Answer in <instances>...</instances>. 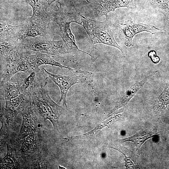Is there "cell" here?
<instances>
[{
    "label": "cell",
    "mask_w": 169,
    "mask_h": 169,
    "mask_svg": "<svg viewBox=\"0 0 169 169\" xmlns=\"http://www.w3.org/2000/svg\"><path fill=\"white\" fill-rule=\"evenodd\" d=\"M47 81L37 85L29 94L31 105L35 114L44 120H49L54 128L59 131V119L64 108L56 103L49 95L46 87Z\"/></svg>",
    "instance_id": "6da1fadb"
},
{
    "label": "cell",
    "mask_w": 169,
    "mask_h": 169,
    "mask_svg": "<svg viewBox=\"0 0 169 169\" xmlns=\"http://www.w3.org/2000/svg\"><path fill=\"white\" fill-rule=\"evenodd\" d=\"M52 21L59 26L60 35L70 50L71 54L79 52L85 53L91 57H95L89 53L80 50L76 44L74 36L70 28V24L75 23L82 25L81 14L74 7L64 8L57 6V9L50 12Z\"/></svg>",
    "instance_id": "7a4b0ae2"
},
{
    "label": "cell",
    "mask_w": 169,
    "mask_h": 169,
    "mask_svg": "<svg viewBox=\"0 0 169 169\" xmlns=\"http://www.w3.org/2000/svg\"><path fill=\"white\" fill-rule=\"evenodd\" d=\"M20 47L24 50L39 52L52 56L71 54L62 40L58 41L41 36L28 37L19 40Z\"/></svg>",
    "instance_id": "3957f363"
},
{
    "label": "cell",
    "mask_w": 169,
    "mask_h": 169,
    "mask_svg": "<svg viewBox=\"0 0 169 169\" xmlns=\"http://www.w3.org/2000/svg\"><path fill=\"white\" fill-rule=\"evenodd\" d=\"M82 26L89 36L93 45L102 43L115 47L123 53L122 48L116 42L114 33L108 23L107 19L100 22L86 18L81 15Z\"/></svg>",
    "instance_id": "277c9868"
},
{
    "label": "cell",
    "mask_w": 169,
    "mask_h": 169,
    "mask_svg": "<svg viewBox=\"0 0 169 169\" xmlns=\"http://www.w3.org/2000/svg\"><path fill=\"white\" fill-rule=\"evenodd\" d=\"M49 23L42 20L30 18L26 23L21 25L19 40L37 36L50 38Z\"/></svg>",
    "instance_id": "5b68a950"
},
{
    "label": "cell",
    "mask_w": 169,
    "mask_h": 169,
    "mask_svg": "<svg viewBox=\"0 0 169 169\" xmlns=\"http://www.w3.org/2000/svg\"><path fill=\"white\" fill-rule=\"evenodd\" d=\"M44 70L47 77L50 79L59 87L61 92V97L58 103L63 101V106H67L66 97L69 90L73 85L84 81L82 77L77 75L76 74L69 75L56 74L48 72L46 69Z\"/></svg>",
    "instance_id": "8992f818"
},
{
    "label": "cell",
    "mask_w": 169,
    "mask_h": 169,
    "mask_svg": "<svg viewBox=\"0 0 169 169\" xmlns=\"http://www.w3.org/2000/svg\"><path fill=\"white\" fill-rule=\"evenodd\" d=\"M51 55L39 52L27 51L25 54V58L32 71H39V67L43 65H49L64 68L72 71L74 69L68 66L62 65L56 61Z\"/></svg>",
    "instance_id": "52a82bcc"
},
{
    "label": "cell",
    "mask_w": 169,
    "mask_h": 169,
    "mask_svg": "<svg viewBox=\"0 0 169 169\" xmlns=\"http://www.w3.org/2000/svg\"><path fill=\"white\" fill-rule=\"evenodd\" d=\"M21 77V75H16L9 80L0 83L1 99L10 100L20 95V87L24 78Z\"/></svg>",
    "instance_id": "ba28073f"
},
{
    "label": "cell",
    "mask_w": 169,
    "mask_h": 169,
    "mask_svg": "<svg viewBox=\"0 0 169 169\" xmlns=\"http://www.w3.org/2000/svg\"><path fill=\"white\" fill-rule=\"evenodd\" d=\"M27 74L22 82L20 89L21 94H29L37 85L48 81V77L44 71L33 70L29 74Z\"/></svg>",
    "instance_id": "9c48e42d"
},
{
    "label": "cell",
    "mask_w": 169,
    "mask_h": 169,
    "mask_svg": "<svg viewBox=\"0 0 169 169\" xmlns=\"http://www.w3.org/2000/svg\"><path fill=\"white\" fill-rule=\"evenodd\" d=\"M133 0H100V8L98 10V14L100 16H105L107 19L108 14L115 9L120 7H125L133 9L136 7L134 4Z\"/></svg>",
    "instance_id": "30bf717a"
},
{
    "label": "cell",
    "mask_w": 169,
    "mask_h": 169,
    "mask_svg": "<svg viewBox=\"0 0 169 169\" xmlns=\"http://www.w3.org/2000/svg\"><path fill=\"white\" fill-rule=\"evenodd\" d=\"M25 2L33 9L31 18L41 19L49 23L52 21L50 12L47 11L48 5L46 0H26Z\"/></svg>",
    "instance_id": "8fae6325"
},
{
    "label": "cell",
    "mask_w": 169,
    "mask_h": 169,
    "mask_svg": "<svg viewBox=\"0 0 169 169\" xmlns=\"http://www.w3.org/2000/svg\"><path fill=\"white\" fill-rule=\"evenodd\" d=\"M21 25L13 26L6 22L0 23V42L19 40Z\"/></svg>",
    "instance_id": "7c38bea8"
},
{
    "label": "cell",
    "mask_w": 169,
    "mask_h": 169,
    "mask_svg": "<svg viewBox=\"0 0 169 169\" xmlns=\"http://www.w3.org/2000/svg\"><path fill=\"white\" fill-rule=\"evenodd\" d=\"M150 76L147 77L140 82H136L118 100L115 107L111 110L110 114H111L116 110L126 105L130 99L143 86Z\"/></svg>",
    "instance_id": "4fadbf2b"
},
{
    "label": "cell",
    "mask_w": 169,
    "mask_h": 169,
    "mask_svg": "<svg viewBox=\"0 0 169 169\" xmlns=\"http://www.w3.org/2000/svg\"><path fill=\"white\" fill-rule=\"evenodd\" d=\"M155 134L152 131L144 128L133 136L119 139V141L121 143L129 141L134 142L137 150L139 152L140 147L144 143L147 139L154 137Z\"/></svg>",
    "instance_id": "5bb4252c"
},
{
    "label": "cell",
    "mask_w": 169,
    "mask_h": 169,
    "mask_svg": "<svg viewBox=\"0 0 169 169\" xmlns=\"http://www.w3.org/2000/svg\"><path fill=\"white\" fill-rule=\"evenodd\" d=\"M118 22L116 25V31L120 38L126 46H133L132 39L135 35L132 28L127 22L125 23H120L118 21Z\"/></svg>",
    "instance_id": "9a60e30c"
},
{
    "label": "cell",
    "mask_w": 169,
    "mask_h": 169,
    "mask_svg": "<svg viewBox=\"0 0 169 169\" xmlns=\"http://www.w3.org/2000/svg\"><path fill=\"white\" fill-rule=\"evenodd\" d=\"M127 23L132 28L135 35L141 32L145 31L150 32L152 34L166 32L164 29H159L150 24L135 23L130 20H128Z\"/></svg>",
    "instance_id": "2e32d148"
},
{
    "label": "cell",
    "mask_w": 169,
    "mask_h": 169,
    "mask_svg": "<svg viewBox=\"0 0 169 169\" xmlns=\"http://www.w3.org/2000/svg\"><path fill=\"white\" fill-rule=\"evenodd\" d=\"M155 10L162 13L166 20H169V0H150Z\"/></svg>",
    "instance_id": "e0dca14e"
},
{
    "label": "cell",
    "mask_w": 169,
    "mask_h": 169,
    "mask_svg": "<svg viewBox=\"0 0 169 169\" xmlns=\"http://www.w3.org/2000/svg\"><path fill=\"white\" fill-rule=\"evenodd\" d=\"M21 112L23 116V121L19 136V138H23L28 135L31 134L33 132V128H32V123L30 121L31 120L32 116L30 118L29 120H28L25 113L23 111Z\"/></svg>",
    "instance_id": "ac0fdd59"
},
{
    "label": "cell",
    "mask_w": 169,
    "mask_h": 169,
    "mask_svg": "<svg viewBox=\"0 0 169 169\" xmlns=\"http://www.w3.org/2000/svg\"><path fill=\"white\" fill-rule=\"evenodd\" d=\"M169 104V92L166 88L159 96L157 100L156 106L159 110L163 109L165 105Z\"/></svg>",
    "instance_id": "d6986e66"
},
{
    "label": "cell",
    "mask_w": 169,
    "mask_h": 169,
    "mask_svg": "<svg viewBox=\"0 0 169 169\" xmlns=\"http://www.w3.org/2000/svg\"><path fill=\"white\" fill-rule=\"evenodd\" d=\"M1 165L2 168H13L14 167L13 161L8 155L2 160Z\"/></svg>",
    "instance_id": "ffe728a7"
},
{
    "label": "cell",
    "mask_w": 169,
    "mask_h": 169,
    "mask_svg": "<svg viewBox=\"0 0 169 169\" xmlns=\"http://www.w3.org/2000/svg\"><path fill=\"white\" fill-rule=\"evenodd\" d=\"M148 55L151 58L152 62L155 64L158 63L160 60L159 58L156 56V52L154 51L150 52Z\"/></svg>",
    "instance_id": "44dd1931"
},
{
    "label": "cell",
    "mask_w": 169,
    "mask_h": 169,
    "mask_svg": "<svg viewBox=\"0 0 169 169\" xmlns=\"http://www.w3.org/2000/svg\"><path fill=\"white\" fill-rule=\"evenodd\" d=\"M125 157V166L127 167V168H135V165L133 161L131 160L130 159L128 158L126 156L125 154H124Z\"/></svg>",
    "instance_id": "7402d4cb"
},
{
    "label": "cell",
    "mask_w": 169,
    "mask_h": 169,
    "mask_svg": "<svg viewBox=\"0 0 169 169\" xmlns=\"http://www.w3.org/2000/svg\"><path fill=\"white\" fill-rule=\"evenodd\" d=\"M48 4V6H49L51 4L57 0H46ZM86 1L89 3H91L88 0H86Z\"/></svg>",
    "instance_id": "603a6c76"
}]
</instances>
